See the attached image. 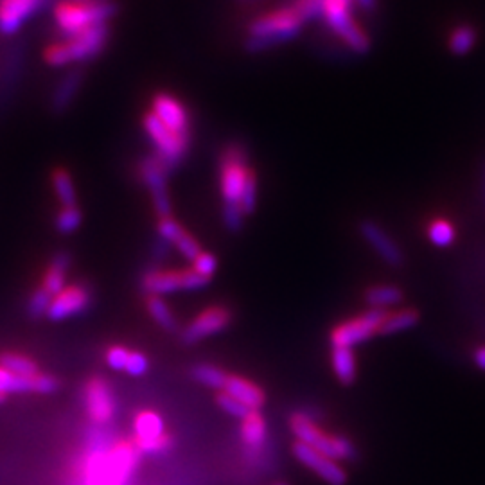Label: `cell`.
Segmentation results:
<instances>
[{
	"label": "cell",
	"mask_w": 485,
	"mask_h": 485,
	"mask_svg": "<svg viewBox=\"0 0 485 485\" xmlns=\"http://www.w3.org/2000/svg\"><path fill=\"white\" fill-rule=\"evenodd\" d=\"M248 158L239 144L228 146L219 162V189L223 198V221L230 232L242 226L244 212L241 208V194L250 172Z\"/></svg>",
	"instance_id": "obj_1"
},
{
	"label": "cell",
	"mask_w": 485,
	"mask_h": 485,
	"mask_svg": "<svg viewBox=\"0 0 485 485\" xmlns=\"http://www.w3.org/2000/svg\"><path fill=\"white\" fill-rule=\"evenodd\" d=\"M110 41V23H97L79 34L65 36L48 43L43 50V59L50 66H65L84 63L97 57Z\"/></svg>",
	"instance_id": "obj_2"
},
{
	"label": "cell",
	"mask_w": 485,
	"mask_h": 485,
	"mask_svg": "<svg viewBox=\"0 0 485 485\" xmlns=\"http://www.w3.org/2000/svg\"><path fill=\"white\" fill-rule=\"evenodd\" d=\"M305 22L298 13L287 4L260 13L251 18L246 27V48L248 50H264L273 45H278L286 40L295 38Z\"/></svg>",
	"instance_id": "obj_3"
},
{
	"label": "cell",
	"mask_w": 485,
	"mask_h": 485,
	"mask_svg": "<svg viewBox=\"0 0 485 485\" xmlns=\"http://www.w3.org/2000/svg\"><path fill=\"white\" fill-rule=\"evenodd\" d=\"M115 13L117 4L111 0H59L52 9V18L56 31L65 38L110 22Z\"/></svg>",
	"instance_id": "obj_4"
},
{
	"label": "cell",
	"mask_w": 485,
	"mask_h": 485,
	"mask_svg": "<svg viewBox=\"0 0 485 485\" xmlns=\"http://www.w3.org/2000/svg\"><path fill=\"white\" fill-rule=\"evenodd\" d=\"M289 429L295 435L296 442H302L325 456L338 460V462H347V460H356L357 449L354 442L338 433L325 431L323 428L318 426V422L305 411H295L289 417Z\"/></svg>",
	"instance_id": "obj_5"
},
{
	"label": "cell",
	"mask_w": 485,
	"mask_h": 485,
	"mask_svg": "<svg viewBox=\"0 0 485 485\" xmlns=\"http://www.w3.org/2000/svg\"><path fill=\"white\" fill-rule=\"evenodd\" d=\"M327 27L354 52H366L370 40L352 16V4L347 0H323L322 16Z\"/></svg>",
	"instance_id": "obj_6"
},
{
	"label": "cell",
	"mask_w": 485,
	"mask_h": 485,
	"mask_svg": "<svg viewBox=\"0 0 485 485\" xmlns=\"http://www.w3.org/2000/svg\"><path fill=\"white\" fill-rule=\"evenodd\" d=\"M384 314L386 311L381 309H366L357 316L340 322L329 332L331 347L354 348L356 345L368 341L370 338L379 334Z\"/></svg>",
	"instance_id": "obj_7"
},
{
	"label": "cell",
	"mask_w": 485,
	"mask_h": 485,
	"mask_svg": "<svg viewBox=\"0 0 485 485\" xmlns=\"http://www.w3.org/2000/svg\"><path fill=\"white\" fill-rule=\"evenodd\" d=\"M142 126L146 135L149 137L151 144L156 149V156L167 165L172 167L176 163L181 162V158L185 156L187 149H189V142H190V135H180L171 131L169 128H165L153 111L144 113L142 119Z\"/></svg>",
	"instance_id": "obj_8"
},
{
	"label": "cell",
	"mask_w": 485,
	"mask_h": 485,
	"mask_svg": "<svg viewBox=\"0 0 485 485\" xmlns=\"http://www.w3.org/2000/svg\"><path fill=\"white\" fill-rule=\"evenodd\" d=\"M210 282V278L201 277L192 268L190 269H149L142 277V289L147 295H171L176 291L201 289Z\"/></svg>",
	"instance_id": "obj_9"
},
{
	"label": "cell",
	"mask_w": 485,
	"mask_h": 485,
	"mask_svg": "<svg viewBox=\"0 0 485 485\" xmlns=\"http://www.w3.org/2000/svg\"><path fill=\"white\" fill-rule=\"evenodd\" d=\"M133 428H135L137 449L140 453H149V454L165 453L172 445L171 436L163 435L162 417L154 413L153 410H140L135 415Z\"/></svg>",
	"instance_id": "obj_10"
},
{
	"label": "cell",
	"mask_w": 485,
	"mask_h": 485,
	"mask_svg": "<svg viewBox=\"0 0 485 485\" xmlns=\"http://www.w3.org/2000/svg\"><path fill=\"white\" fill-rule=\"evenodd\" d=\"M167 171L169 167L156 156H146L140 162V176L144 185L147 187L153 207L158 214V217L171 216V199H169V190H167Z\"/></svg>",
	"instance_id": "obj_11"
},
{
	"label": "cell",
	"mask_w": 485,
	"mask_h": 485,
	"mask_svg": "<svg viewBox=\"0 0 485 485\" xmlns=\"http://www.w3.org/2000/svg\"><path fill=\"white\" fill-rule=\"evenodd\" d=\"M232 322V311L225 305H210L196 314L181 331V341L187 345L198 343L212 334L221 332Z\"/></svg>",
	"instance_id": "obj_12"
},
{
	"label": "cell",
	"mask_w": 485,
	"mask_h": 485,
	"mask_svg": "<svg viewBox=\"0 0 485 485\" xmlns=\"http://www.w3.org/2000/svg\"><path fill=\"white\" fill-rule=\"evenodd\" d=\"M291 451L298 462H302L307 469H311L314 474H318L325 483L329 485H345L347 481V472L340 465L338 460H332L325 456L323 453L302 444V442H293Z\"/></svg>",
	"instance_id": "obj_13"
},
{
	"label": "cell",
	"mask_w": 485,
	"mask_h": 485,
	"mask_svg": "<svg viewBox=\"0 0 485 485\" xmlns=\"http://www.w3.org/2000/svg\"><path fill=\"white\" fill-rule=\"evenodd\" d=\"M84 408L93 424L104 426L111 420L115 413V399L108 381L95 375L84 384Z\"/></svg>",
	"instance_id": "obj_14"
},
{
	"label": "cell",
	"mask_w": 485,
	"mask_h": 485,
	"mask_svg": "<svg viewBox=\"0 0 485 485\" xmlns=\"http://www.w3.org/2000/svg\"><path fill=\"white\" fill-rule=\"evenodd\" d=\"M154 117L171 131L180 135H190V115L185 104L167 92H158L151 99V110Z\"/></svg>",
	"instance_id": "obj_15"
},
{
	"label": "cell",
	"mask_w": 485,
	"mask_h": 485,
	"mask_svg": "<svg viewBox=\"0 0 485 485\" xmlns=\"http://www.w3.org/2000/svg\"><path fill=\"white\" fill-rule=\"evenodd\" d=\"M359 234L363 241L374 250V253L392 268H399L404 262V253L395 239L375 221L365 219L359 225Z\"/></svg>",
	"instance_id": "obj_16"
},
{
	"label": "cell",
	"mask_w": 485,
	"mask_h": 485,
	"mask_svg": "<svg viewBox=\"0 0 485 485\" xmlns=\"http://www.w3.org/2000/svg\"><path fill=\"white\" fill-rule=\"evenodd\" d=\"M90 302H92V291L86 286L70 284L52 296V302L45 316L52 322H61L74 314L83 313L90 305Z\"/></svg>",
	"instance_id": "obj_17"
},
{
	"label": "cell",
	"mask_w": 485,
	"mask_h": 485,
	"mask_svg": "<svg viewBox=\"0 0 485 485\" xmlns=\"http://www.w3.org/2000/svg\"><path fill=\"white\" fill-rule=\"evenodd\" d=\"M59 388V381L48 374L20 375L0 366V393H52Z\"/></svg>",
	"instance_id": "obj_18"
},
{
	"label": "cell",
	"mask_w": 485,
	"mask_h": 485,
	"mask_svg": "<svg viewBox=\"0 0 485 485\" xmlns=\"http://www.w3.org/2000/svg\"><path fill=\"white\" fill-rule=\"evenodd\" d=\"M47 0H0V32L14 34Z\"/></svg>",
	"instance_id": "obj_19"
},
{
	"label": "cell",
	"mask_w": 485,
	"mask_h": 485,
	"mask_svg": "<svg viewBox=\"0 0 485 485\" xmlns=\"http://www.w3.org/2000/svg\"><path fill=\"white\" fill-rule=\"evenodd\" d=\"M221 392H226L228 395L235 397L237 401H241L250 410H260L264 406V402H266V393L259 384L251 383L246 377L235 375V374H228L225 388Z\"/></svg>",
	"instance_id": "obj_20"
},
{
	"label": "cell",
	"mask_w": 485,
	"mask_h": 485,
	"mask_svg": "<svg viewBox=\"0 0 485 485\" xmlns=\"http://www.w3.org/2000/svg\"><path fill=\"white\" fill-rule=\"evenodd\" d=\"M331 368L341 384H352L357 377V359L354 348L331 347Z\"/></svg>",
	"instance_id": "obj_21"
},
{
	"label": "cell",
	"mask_w": 485,
	"mask_h": 485,
	"mask_svg": "<svg viewBox=\"0 0 485 485\" xmlns=\"http://www.w3.org/2000/svg\"><path fill=\"white\" fill-rule=\"evenodd\" d=\"M70 268V255L65 251H59L52 257L45 275L41 287H45L52 296L57 295L66 286V273Z\"/></svg>",
	"instance_id": "obj_22"
},
{
	"label": "cell",
	"mask_w": 485,
	"mask_h": 485,
	"mask_svg": "<svg viewBox=\"0 0 485 485\" xmlns=\"http://www.w3.org/2000/svg\"><path fill=\"white\" fill-rule=\"evenodd\" d=\"M402 300V289L393 284H375L365 291V302L370 309L390 311Z\"/></svg>",
	"instance_id": "obj_23"
},
{
	"label": "cell",
	"mask_w": 485,
	"mask_h": 485,
	"mask_svg": "<svg viewBox=\"0 0 485 485\" xmlns=\"http://www.w3.org/2000/svg\"><path fill=\"white\" fill-rule=\"evenodd\" d=\"M420 316L415 309L411 307H402V309H395V311H386L383 323H381V336H390V334H397V332H404L411 327H415L419 323Z\"/></svg>",
	"instance_id": "obj_24"
},
{
	"label": "cell",
	"mask_w": 485,
	"mask_h": 485,
	"mask_svg": "<svg viewBox=\"0 0 485 485\" xmlns=\"http://www.w3.org/2000/svg\"><path fill=\"white\" fill-rule=\"evenodd\" d=\"M241 438L250 449H260L266 442V420L259 410H251L241 419Z\"/></svg>",
	"instance_id": "obj_25"
},
{
	"label": "cell",
	"mask_w": 485,
	"mask_h": 485,
	"mask_svg": "<svg viewBox=\"0 0 485 485\" xmlns=\"http://www.w3.org/2000/svg\"><path fill=\"white\" fill-rule=\"evenodd\" d=\"M83 83V72L79 68L70 70L56 86L54 93H52V108L56 111L65 110L72 99L75 97V93L79 92V86Z\"/></svg>",
	"instance_id": "obj_26"
},
{
	"label": "cell",
	"mask_w": 485,
	"mask_h": 485,
	"mask_svg": "<svg viewBox=\"0 0 485 485\" xmlns=\"http://www.w3.org/2000/svg\"><path fill=\"white\" fill-rule=\"evenodd\" d=\"M426 235L429 239V242L436 248H447L454 242L456 237V228L454 225L445 219V217H435L428 223L426 228Z\"/></svg>",
	"instance_id": "obj_27"
},
{
	"label": "cell",
	"mask_w": 485,
	"mask_h": 485,
	"mask_svg": "<svg viewBox=\"0 0 485 485\" xmlns=\"http://www.w3.org/2000/svg\"><path fill=\"white\" fill-rule=\"evenodd\" d=\"M190 374H192L194 381H198L199 384H203L207 388L219 390V392L225 388V383L228 377V374L223 368H219L212 363H198L192 366Z\"/></svg>",
	"instance_id": "obj_28"
},
{
	"label": "cell",
	"mask_w": 485,
	"mask_h": 485,
	"mask_svg": "<svg viewBox=\"0 0 485 485\" xmlns=\"http://www.w3.org/2000/svg\"><path fill=\"white\" fill-rule=\"evenodd\" d=\"M50 180H52V189H54L59 203L63 207L75 205V187H74L70 172L63 167H57L52 171Z\"/></svg>",
	"instance_id": "obj_29"
},
{
	"label": "cell",
	"mask_w": 485,
	"mask_h": 485,
	"mask_svg": "<svg viewBox=\"0 0 485 485\" xmlns=\"http://www.w3.org/2000/svg\"><path fill=\"white\" fill-rule=\"evenodd\" d=\"M146 309L149 316L165 331H174L176 329V318L171 311V307L165 304V300L158 295H147L146 298Z\"/></svg>",
	"instance_id": "obj_30"
},
{
	"label": "cell",
	"mask_w": 485,
	"mask_h": 485,
	"mask_svg": "<svg viewBox=\"0 0 485 485\" xmlns=\"http://www.w3.org/2000/svg\"><path fill=\"white\" fill-rule=\"evenodd\" d=\"M0 366H4L5 370H9L13 374H20V375L38 374V363L34 359H31L29 356L16 354V352L0 354Z\"/></svg>",
	"instance_id": "obj_31"
},
{
	"label": "cell",
	"mask_w": 485,
	"mask_h": 485,
	"mask_svg": "<svg viewBox=\"0 0 485 485\" xmlns=\"http://www.w3.org/2000/svg\"><path fill=\"white\" fill-rule=\"evenodd\" d=\"M476 41V31L469 25H460L449 34V48L453 54H465Z\"/></svg>",
	"instance_id": "obj_32"
},
{
	"label": "cell",
	"mask_w": 485,
	"mask_h": 485,
	"mask_svg": "<svg viewBox=\"0 0 485 485\" xmlns=\"http://www.w3.org/2000/svg\"><path fill=\"white\" fill-rule=\"evenodd\" d=\"M81 219H83V214L77 208V205H70V207H63L57 212L54 225H56V230L59 234L68 235V234L75 232L81 226Z\"/></svg>",
	"instance_id": "obj_33"
},
{
	"label": "cell",
	"mask_w": 485,
	"mask_h": 485,
	"mask_svg": "<svg viewBox=\"0 0 485 485\" xmlns=\"http://www.w3.org/2000/svg\"><path fill=\"white\" fill-rule=\"evenodd\" d=\"M50 302H52V295H50L45 287H41V286L36 287V289L31 293L29 300H27V314H29L31 318H34V320L45 316L47 311H48Z\"/></svg>",
	"instance_id": "obj_34"
},
{
	"label": "cell",
	"mask_w": 485,
	"mask_h": 485,
	"mask_svg": "<svg viewBox=\"0 0 485 485\" xmlns=\"http://www.w3.org/2000/svg\"><path fill=\"white\" fill-rule=\"evenodd\" d=\"M216 402H217V406H219L223 411H226L228 415L237 417V419H244V417L251 411L248 406H244L241 401H237L235 397L228 395L226 392H217Z\"/></svg>",
	"instance_id": "obj_35"
},
{
	"label": "cell",
	"mask_w": 485,
	"mask_h": 485,
	"mask_svg": "<svg viewBox=\"0 0 485 485\" xmlns=\"http://www.w3.org/2000/svg\"><path fill=\"white\" fill-rule=\"evenodd\" d=\"M287 5L293 7L304 22H309L322 16L323 0H289Z\"/></svg>",
	"instance_id": "obj_36"
},
{
	"label": "cell",
	"mask_w": 485,
	"mask_h": 485,
	"mask_svg": "<svg viewBox=\"0 0 485 485\" xmlns=\"http://www.w3.org/2000/svg\"><path fill=\"white\" fill-rule=\"evenodd\" d=\"M255 203H257V174L253 169H250L242 194H241V208H242L244 216L253 212Z\"/></svg>",
	"instance_id": "obj_37"
},
{
	"label": "cell",
	"mask_w": 485,
	"mask_h": 485,
	"mask_svg": "<svg viewBox=\"0 0 485 485\" xmlns=\"http://www.w3.org/2000/svg\"><path fill=\"white\" fill-rule=\"evenodd\" d=\"M176 248H178V251L185 257V259H189L190 262L199 255V251H201V248H199V244H198V241L187 232V230H183L178 237H176V241L172 242Z\"/></svg>",
	"instance_id": "obj_38"
},
{
	"label": "cell",
	"mask_w": 485,
	"mask_h": 485,
	"mask_svg": "<svg viewBox=\"0 0 485 485\" xmlns=\"http://www.w3.org/2000/svg\"><path fill=\"white\" fill-rule=\"evenodd\" d=\"M192 269L196 273H199L201 277H207V278H212V275L216 273L217 269V259L210 253V251H199V255L192 260Z\"/></svg>",
	"instance_id": "obj_39"
},
{
	"label": "cell",
	"mask_w": 485,
	"mask_h": 485,
	"mask_svg": "<svg viewBox=\"0 0 485 485\" xmlns=\"http://www.w3.org/2000/svg\"><path fill=\"white\" fill-rule=\"evenodd\" d=\"M156 232H158V235H160L163 241L174 242L176 237L183 232V228L180 226V223H178L172 216H165V217H160V219H158Z\"/></svg>",
	"instance_id": "obj_40"
},
{
	"label": "cell",
	"mask_w": 485,
	"mask_h": 485,
	"mask_svg": "<svg viewBox=\"0 0 485 485\" xmlns=\"http://www.w3.org/2000/svg\"><path fill=\"white\" fill-rule=\"evenodd\" d=\"M129 348L122 347V345H111L108 350H106V363L110 368L113 370H124L126 368V363H128V357H129Z\"/></svg>",
	"instance_id": "obj_41"
},
{
	"label": "cell",
	"mask_w": 485,
	"mask_h": 485,
	"mask_svg": "<svg viewBox=\"0 0 485 485\" xmlns=\"http://www.w3.org/2000/svg\"><path fill=\"white\" fill-rule=\"evenodd\" d=\"M147 366H149L147 357H146L142 352H138V350H131L124 370H126L129 375H144V374L147 372Z\"/></svg>",
	"instance_id": "obj_42"
},
{
	"label": "cell",
	"mask_w": 485,
	"mask_h": 485,
	"mask_svg": "<svg viewBox=\"0 0 485 485\" xmlns=\"http://www.w3.org/2000/svg\"><path fill=\"white\" fill-rule=\"evenodd\" d=\"M472 363L476 365V368L485 372V345H480L472 350Z\"/></svg>",
	"instance_id": "obj_43"
},
{
	"label": "cell",
	"mask_w": 485,
	"mask_h": 485,
	"mask_svg": "<svg viewBox=\"0 0 485 485\" xmlns=\"http://www.w3.org/2000/svg\"><path fill=\"white\" fill-rule=\"evenodd\" d=\"M354 4L359 5L363 11H374L375 9V0H354Z\"/></svg>",
	"instance_id": "obj_44"
},
{
	"label": "cell",
	"mask_w": 485,
	"mask_h": 485,
	"mask_svg": "<svg viewBox=\"0 0 485 485\" xmlns=\"http://www.w3.org/2000/svg\"><path fill=\"white\" fill-rule=\"evenodd\" d=\"M481 198H483V207H485V163L481 167Z\"/></svg>",
	"instance_id": "obj_45"
},
{
	"label": "cell",
	"mask_w": 485,
	"mask_h": 485,
	"mask_svg": "<svg viewBox=\"0 0 485 485\" xmlns=\"http://www.w3.org/2000/svg\"><path fill=\"white\" fill-rule=\"evenodd\" d=\"M5 397H7V395H4V393H0V404H2L4 401H5Z\"/></svg>",
	"instance_id": "obj_46"
},
{
	"label": "cell",
	"mask_w": 485,
	"mask_h": 485,
	"mask_svg": "<svg viewBox=\"0 0 485 485\" xmlns=\"http://www.w3.org/2000/svg\"><path fill=\"white\" fill-rule=\"evenodd\" d=\"M273 485H287V483H284V481H277V483H273Z\"/></svg>",
	"instance_id": "obj_47"
},
{
	"label": "cell",
	"mask_w": 485,
	"mask_h": 485,
	"mask_svg": "<svg viewBox=\"0 0 485 485\" xmlns=\"http://www.w3.org/2000/svg\"><path fill=\"white\" fill-rule=\"evenodd\" d=\"M347 2H350V4H354V0H347Z\"/></svg>",
	"instance_id": "obj_48"
}]
</instances>
